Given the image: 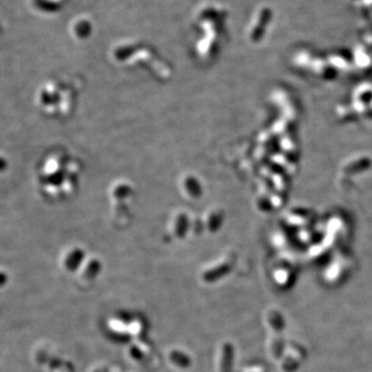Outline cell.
<instances>
[{
  "label": "cell",
  "instance_id": "6da1fadb",
  "mask_svg": "<svg viewBox=\"0 0 372 372\" xmlns=\"http://www.w3.org/2000/svg\"><path fill=\"white\" fill-rule=\"evenodd\" d=\"M182 360H189L190 358L188 357L187 354H185L183 352L181 351H177V350H173L169 353V361L172 363V365L176 366L178 368H187L189 367V364L181 361Z\"/></svg>",
  "mask_w": 372,
  "mask_h": 372
}]
</instances>
